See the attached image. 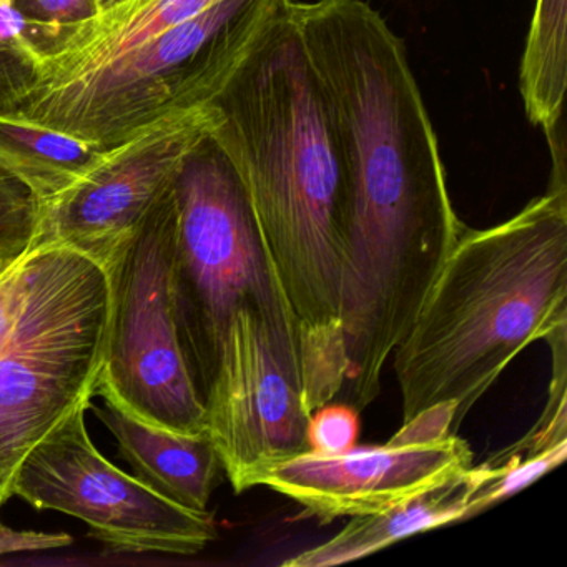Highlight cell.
<instances>
[{"label": "cell", "instance_id": "obj_8", "mask_svg": "<svg viewBox=\"0 0 567 567\" xmlns=\"http://www.w3.org/2000/svg\"><path fill=\"white\" fill-rule=\"evenodd\" d=\"M89 406L39 441L12 481V496L78 517L114 553L195 556L217 537L208 511L187 509L124 473L92 443Z\"/></svg>", "mask_w": 567, "mask_h": 567}, {"label": "cell", "instance_id": "obj_9", "mask_svg": "<svg viewBox=\"0 0 567 567\" xmlns=\"http://www.w3.org/2000/svg\"><path fill=\"white\" fill-rule=\"evenodd\" d=\"M208 131L210 114L202 104L109 148L81 181L41 205L35 238L64 245L107 271L174 187Z\"/></svg>", "mask_w": 567, "mask_h": 567}, {"label": "cell", "instance_id": "obj_21", "mask_svg": "<svg viewBox=\"0 0 567 567\" xmlns=\"http://www.w3.org/2000/svg\"><path fill=\"white\" fill-rule=\"evenodd\" d=\"M360 430V410L350 404H331L330 401L310 414L308 450L323 454L343 453L358 443Z\"/></svg>", "mask_w": 567, "mask_h": 567}, {"label": "cell", "instance_id": "obj_23", "mask_svg": "<svg viewBox=\"0 0 567 567\" xmlns=\"http://www.w3.org/2000/svg\"><path fill=\"white\" fill-rule=\"evenodd\" d=\"M72 544V537L65 533H38V530H14L0 524V556L16 553H35V550L58 549Z\"/></svg>", "mask_w": 567, "mask_h": 567}, {"label": "cell", "instance_id": "obj_19", "mask_svg": "<svg viewBox=\"0 0 567 567\" xmlns=\"http://www.w3.org/2000/svg\"><path fill=\"white\" fill-rule=\"evenodd\" d=\"M41 200L18 178L0 171V260L21 257L34 245Z\"/></svg>", "mask_w": 567, "mask_h": 567}, {"label": "cell", "instance_id": "obj_17", "mask_svg": "<svg viewBox=\"0 0 567 567\" xmlns=\"http://www.w3.org/2000/svg\"><path fill=\"white\" fill-rule=\"evenodd\" d=\"M566 456L567 441H564V443L554 444L547 450L526 454V456L499 451L480 466L473 464L466 471L470 491H467L464 519L477 516L483 511L493 507L494 504L519 493L520 489L563 464Z\"/></svg>", "mask_w": 567, "mask_h": 567}, {"label": "cell", "instance_id": "obj_5", "mask_svg": "<svg viewBox=\"0 0 567 567\" xmlns=\"http://www.w3.org/2000/svg\"><path fill=\"white\" fill-rule=\"evenodd\" d=\"M268 0H218L197 18L68 81L34 85L12 117L74 135L102 151L220 87Z\"/></svg>", "mask_w": 567, "mask_h": 567}, {"label": "cell", "instance_id": "obj_14", "mask_svg": "<svg viewBox=\"0 0 567 567\" xmlns=\"http://www.w3.org/2000/svg\"><path fill=\"white\" fill-rule=\"evenodd\" d=\"M466 471L413 499L378 513L351 517L337 536L285 560L284 566H338L370 556L414 534L464 520L470 491Z\"/></svg>", "mask_w": 567, "mask_h": 567}, {"label": "cell", "instance_id": "obj_10", "mask_svg": "<svg viewBox=\"0 0 567 567\" xmlns=\"http://www.w3.org/2000/svg\"><path fill=\"white\" fill-rule=\"evenodd\" d=\"M204 404L208 436L237 494L308 451L310 413L293 353L264 321L248 318L228 331Z\"/></svg>", "mask_w": 567, "mask_h": 567}, {"label": "cell", "instance_id": "obj_24", "mask_svg": "<svg viewBox=\"0 0 567 567\" xmlns=\"http://www.w3.org/2000/svg\"><path fill=\"white\" fill-rule=\"evenodd\" d=\"M131 0H95V4H97L99 12H107L112 11V9L118 8V6L127 4Z\"/></svg>", "mask_w": 567, "mask_h": 567}, {"label": "cell", "instance_id": "obj_25", "mask_svg": "<svg viewBox=\"0 0 567 567\" xmlns=\"http://www.w3.org/2000/svg\"><path fill=\"white\" fill-rule=\"evenodd\" d=\"M0 524H2V523H0Z\"/></svg>", "mask_w": 567, "mask_h": 567}, {"label": "cell", "instance_id": "obj_15", "mask_svg": "<svg viewBox=\"0 0 567 567\" xmlns=\"http://www.w3.org/2000/svg\"><path fill=\"white\" fill-rule=\"evenodd\" d=\"M104 154L97 145L74 135L0 115V171L28 185L41 205L81 181Z\"/></svg>", "mask_w": 567, "mask_h": 567}, {"label": "cell", "instance_id": "obj_13", "mask_svg": "<svg viewBox=\"0 0 567 567\" xmlns=\"http://www.w3.org/2000/svg\"><path fill=\"white\" fill-rule=\"evenodd\" d=\"M218 0H131L78 25L39 65L34 85L95 71L172 28L197 18ZM32 85V87H34Z\"/></svg>", "mask_w": 567, "mask_h": 567}, {"label": "cell", "instance_id": "obj_16", "mask_svg": "<svg viewBox=\"0 0 567 567\" xmlns=\"http://www.w3.org/2000/svg\"><path fill=\"white\" fill-rule=\"evenodd\" d=\"M567 0H536L519 65V92L530 124L546 138L566 131Z\"/></svg>", "mask_w": 567, "mask_h": 567}, {"label": "cell", "instance_id": "obj_22", "mask_svg": "<svg viewBox=\"0 0 567 567\" xmlns=\"http://www.w3.org/2000/svg\"><path fill=\"white\" fill-rule=\"evenodd\" d=\"M35 245L38 240L21 257L0 260V344L11 333L24 305Z\"/></svg>", "mask_w": 567, "mask_h": 567}, {"label": "cell", "instance_id": "obj_7", "mask_svg": "<svg viewBox=\"0 0 567 567\" xmlns=\"http://www.w3.org/2000/svg\"><path fill=\"white\" fill-rule=\"evenodd\" d=\"M177 227L174 185L105 271L109 315L95 394L148 423L207 433V411L185 360L175 311Z\"/></svg>", "mask_w": 567, "mask_h": 567}, {"label": "cell", "instance_id": "obj_1", "mask_svg": "<svg viewBox=\"0 0 567 567\" xmlns=\"http://www.w3.org/2000/svg\"><path fill=\"white\" fill-rule=\"evenodd\" d=\"M351 194L341 320L354 353L406 337L466 225L403 39L363 0H291Z\"/></svg>", "mask_w": 567, "mask_h": 567}, {"label": "cell", "instance_id": "obj_6", "mask_svg": "<svg viewBox=\"0 0 567 567\" xmlns=\"http://www.w3.org/2000/svg\"><path fill=\"white\" fill-rule=\"evenodd\" d=\"M175 195V311L185 360L204 400L238 313L260 311L287 330L295 343L297 338L265 258L247 195L210 137L188 155Z\"/></svg>", "mask_w": 567, "mask_h": 567}, {"label": "cell", "instance_id": "obj_11", "mask_svg": "<svg viewBox=\"0 0 567 567\" xmlns=\"http://www.w3.org/2000/svg\"><path fill=\"white\" fill-rule=\"evenodd\" d=\"M466 441L440 440L354 444L338 454L303 451L275 464L261 477L320 524L364 516L413 499L473 466Z\"/></svg>", "mask_w": 567, "mask_h": 567}, {"label": "cell", "instance_id": "obj_4", "mask_svg": "<svg viewBox=\"0 0 567 567\" xmlns=\"http://www.w3.org/2000/svg\"><path fill=\"white\" fill-rule=\"evenodd\" d=\"M35 240L24 305L0 344V507L29 451L92 403L104 361L107 274L64 245Z\"/></svg>", "mask_w": 567, "mask_h": 567}, {"label": "cell", "instance_id": "obj_2", "mask_svg": "<svg viewBox=\"0 0 567 567\" xmlns=\"http://www.w3.org/2000/svg\"><path fill=\"white\" fill-rule=\"evenodd\" d=\"M208 137L247 195L301 363L308 413L347 384L341 298L351 194L291 0H268L214 95Z\"/></svg>", "mask_w": 567, "mask_h": 567}, {"label": "cell", "instance_id": "obj_20", "mask_svg": "<svg viewBox=\"0 0 567 567\" xmlns=\"http://www.w3.org/2000/svg\"><path fill=\"white\" fill-rule=\"evenodd\" d=\"M11 4L34 31L42 59L52 54L78 25L101 14L95 0H11Z\"/></svg>", "mask_w": 567, "mask_h": 567}, {"label": "cell", "instance_id": "obj_3", "mask_svg": "<svg viewBox=\"0 0 567 567\" xmlns=\"http://www.w3.org/2000/svg\"><path fill=\"white\" fill-rule=\"evenodd\" d=\"M567 327V188L494 227H464L394 348L403 424L454 404L453 433L511 361Z\"/></svg>", "mask_w": 567, "mask_h": 567}, {"label": "cell", "instance_id": "obj_12", "mask_svg": "<svg viewBox=\"0 0 567 567\" xmlns=\"http://www.w3.org/2000/svg\"><path fill=\"white\" fill-rule=\"evenodd\" d=\"M95 416L114 434L121 456L145 486L165 499L208 511L220 457L208 433H182L141 420L111 400L95 408Z\"/></svg>", "mask_w": 567, "mask_h": 567}, {"label": "cell", "instance_id": "obj_18", "mask_svg": "<svg viewBox=\"0 0 567 567\" xmlns=\"http://www.w3.org/2000/svg\"><path fill=\"white\" fill-rule=\"evenodd\" d=\"M42 55L31 25L0 0V115H9L21 104L38 81Z\"/></svg>", "mask_w": 567, "mask_h": 567}]
</instances>
